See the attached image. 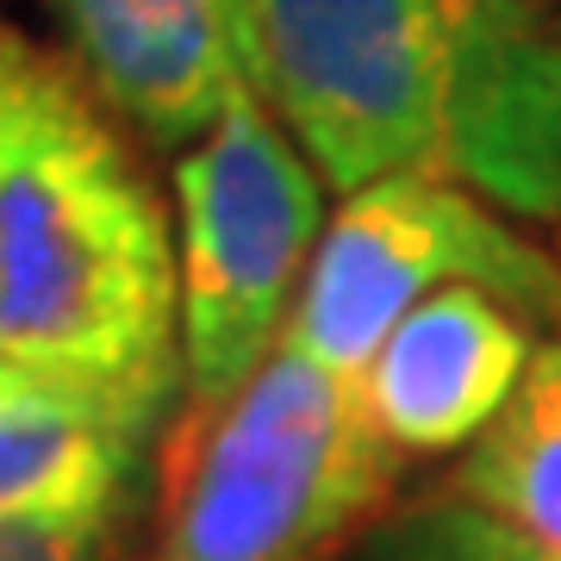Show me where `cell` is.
Wrapping results in <instances>:
<instances>
[{
	"mask_svg": "<svg viewBox=\"0 0 561 561\" xmlns=\"http://www.w3.org/2000/svg\"><path fill=\"white\" fill-rule=\"evenodd\" d=\"M0 362L157 431L181 381L175 213L69 50L0 13Z\"/></svg>",
	"mask_w": 561,
	"mask_h": 561,
	"instance_id": "cell-1",
	"label": "cell"
},
{
	"mask_svg": "<svg viewBox=\"0 0 561 561\" xmlns=\"http://www.w3.org/2000/svg\"><path fill=\"white\" fill-rule=\"evenodd\" d=\"M400 461L362 387L280 337L231 400H187L169 431L150 561H324L381 518Z\"/></svg>",
	"mask_w": 561,
	"mask_h": 561,
	"instance_id": "cell-2",
	"label": "cell"
},
{
	"mask_svg": "<svg viewBox=\"0 0 561 561\" xmlns=\"http://www.w3.org/2000/svg\"><path fill=\"white\" fill-rule=\"evenodd\" d=\"M324 175L262 94L175 157L181 387L194 405L231 400L287 337L324 238Z\"/></svg>",
	"mask_w": 561,
	"mask_h": 561,
	"instance_id": "cell-3",
	"label": "cell"
},
{
	"mask_svg": "<svg viewBox=\"0 0 561 561\" xmlns=\"http://www.w3.org/2000/svg\"><path fill=\"white\" fill-rule=\"evenodd\" d=\"M481 0H250L256 94L324 187L443 175L449 101Z\"/></svg>",
	"mask_w": 561,
	"mask_h": 561,
	"instance_id": "cell-4",
	"label": "cell"
},
{
	"mask_svg": "<svg viewBox=\"0 0 561 561\" xmlns=\"http://www.w3.org/2000/svg\"><path fill=\"white\" fill-rule=\"evenodd\" d=\"M449 280L493 287L500 300L561 331V262L518 238L500 206L443 175H387L343 194L306 268L287 343L362 381L387 331Z\"/></svg>",
	"mask_w": 561,
	"mask_h": 561,
	"instance_id": "cell-5",
	"label": "cell"
},
{
	"mask_svg": "<svg viewBox=\"0 0 561 561\" xmlns=\"http://www.w3.org/2000/svg\"><path fill=\"white\" fill-rule=\"evenodd\" d=\"M101 101L144 144L187 150L256 94L250 0H44Z\"/></svg>",
	"mask_w": 561,
	"mask_h": 561,
	"instance_id": "cell-6",
	"label": "cell"
},
{
	"mask_svg": "<svg viewBox=\"0 0 561 561\" xmlns=\"http://www.w3.org/2000/svg\"><path fill=\"white\" fill-rule=\"evenodd\" d=\"M443 181L512 219H561V25L537 0H481L461 50Z\"/></svg>",
	"mask_w": 561,
	"mask_h": 561,
	"instance_id": "cell-7",
	"label": "cell"
},
{
	"mask_svg": "<svg viewBox=\"0 0 561 561\" xmlns=\"http://www.w3.org/2000/svg\"><path fill=\"white\" fill-rule=\"evenodd\" d=\"M542 324L493 287L449 280L405 312L362 368V400L400 456L468 449L518 393Z\"/></svg>",
	"mask_w": 561,
	"mask_h": 561,
	"instance_id": "cell-8",
	"label": "cell"
},
{
	"mask_svg": "<svg viewBox=\"0 0 561 561\" xmlns=\"http://www.w3.org/2000/svg\"><path fill=\"white\" fill-rule=\"evenodd\" d=\"M150 431L88 405L0 412V518L13 512H125Z\"/></svg>",
	"mask_w": 561,
	"mask_h": 561,
	"instance_id": "cell-9",
	"label": "cell"
},
{
	"mask_svg": "<svg viewBox=\"0 0 561 561\" xmlns=\"http://www.w3.org/2000/svg\"><path fill=\"white\" fill-rule=\"evenodd\" d=\"M443 486L561 549V331L537 343L518 393L461 449Z\"/></svg>",
	"mask_w": 561,
	"mask_h": 561,
	"instance_id": "cell-10",
	"label": "cell"
},
{
	"mask_svg": "<svg viewBox=\"0 0 561 561\" xmlns=\"http://www.w3.org/2000/svg\"><path fill=\"white\" fill-rule=\"evenodd\" d=\"M343 561H561V549L461 500L456 486H437L362 524Z\"/></svg>",
	"mask_w": 561,
	"mask_h": 561,
	"instance_id": "cell-11",
	"label": "cell"
},
{
	"mask_svg": "<svg viewBox=\"0 0 561 561\" xmlns=\"http://www.w3.org/2000/svg\"><path fill=\"white\" fill-rule=\"evenodd\" d=\"M125 512H13L0 518V561H119Z\"/></svg>",
	"mask_w": 561,
	"mask_h": 561,
	"instance_id": "cell-12",
	"label": "cell"
},
{
	"mask_svg": "<svg viewBox=\"0 0 561 561\" xmlns=\"http://www.w3.org/2000/svg\"><path fill=\"white\" fill-rule=\"evenodd\" d=\"M25 405H88V412H106V405L81 400V393H69V387L44 381V375H32V368H13V362H0V412H25ZM119 419V412H113ZM150 431V424H144Z\"/></svg>",
	"mask_w": 561,
	"mask_h": 561,
	"instance_id": "cell-13",
	"label": "cell"
}]
</instances>
